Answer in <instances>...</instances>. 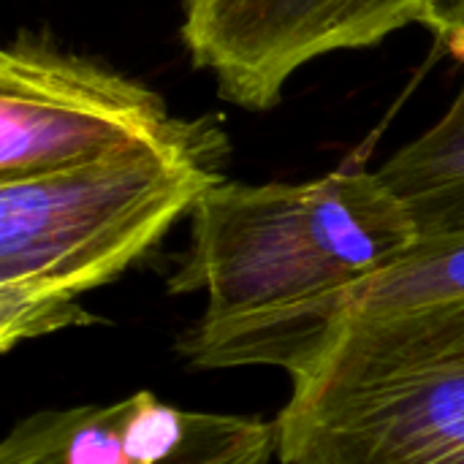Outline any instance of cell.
I'll return each instance as SVG.
<instances>
[{
	"instance_id": "6da1fadb",
	"label": "cell",
	"mask_w": 464,
	"mask_h": 464,
	"mask_svg": "<svg viewBox=\"0 0 464 464\" xmlns=\"http://www.w3.org/2000/svg\"><path fill=\"white\" fill-rule=\"evenodd\" d=\"M419 245L378 171L310 182L215 185L190 215L169 291L204 294L179 351L198 370L280 367L299 378L343 321L351 294Z\"/></svg>"
},
{
	"instance_id": "7a4b0ae2",
	"label": "cell",
	"mask_w": 464,
	"mask_h": 464,
	"mask_svg": "<svg viewBox=\"0 0 464 464\" xmlns=\"http://www.w3.org/2000/svg\"><path fill=\"white\" fill-rule=\"evenodd\" d=\"M220 125L0 179V348L95 324L79 296L117 280L223 179Z\"/></svg>"
},
{
	"instance_id": "3957f363",
	"label": "cell",
	"mask_w": 464,
	"mask_h": 464,
	"mask_svg": "<svg viewBox=\"0 0 464 464\" xmlns=\"http://www.w3.org/2000/svg\"><path fill=\"white\" fill-rule=\"evenodd\" d=\"M291 383L283 464H464V307L343 321Z\"/></svg>"
},
{
	"instance_id": "277c9868",
	"label": "cell",
	"mask_w": 464,
	"mask_h": 464,
	"mask_svg": "<svg viewBox=\"0 0 464 464\" xmlns=\"http://www.w3.org/2000/svg\"><path fill=\"white\" fill-rule=\"evenodd\" d=\"M182 125L155 90L46 41L19 35L0 54V179L79 166Z\"/></svg>"
},
{
	"instance_id": "5b68a950",
	"label": "cell",
	"mask_w": 464,
	"mask_h": 464,
	"mask_svg": "<svg viewBox=\"0 0 464 464\" xmlns=\"http://www.w3.org/2000/svg\"><path fill=\"white\" fill-rule=\"evenodd\" d=\"M430 0H182V44L218 92L247 109H272L307 63L367 49L421 24Z\"/></svg>"
},
{
	"instance_id": "8992f818",
	"label": "cell",
	"mask_w": 464,
	"mask_h": 464,
	"mask_svg": "<svg viewBox=\"0 0 464 464\" xmlns=\"http://www.w3.org/2000/svg\"><path fill=\"white\" fill-rule=\"evenodd\" d=\"M212 424V413H188L136 392L111 405L44 411L19 421L0 446V464H174Z\"/></svg>"
},
{
	"instance_id": "52a82bcc",
	"label": "cell",
	"mask_w": 464,
	"mask_h": 464,
	"mask_svg": "<svg viewBox=\"0 0 464 464\" xmlns=\"http://www.w3.org/2000/svg\"><path fill=\"white\" fill-rule=\"evenodd\" d=\"M378 174L411 215L419 242L464 234V84L446 114Z\"/></svg>"
},
{
	"instance_id": "ba28073f",
	"label": "cell",
	"mask_w": 464,
	"mask_h": 464,
	"mask_svg": "<svg viewBox=\"0 0 464 464\" xmlns=\"http://www.w3.org/2000/svg\"><path fill=\"white\" fill-rule=\"evenodd\" d=\"M440 307H464V234L421 239L411 253L351 294L343 321Z\"/></svg>"
},
{
	"instance_id": "9c48e42d",
	"label": "cell",
	"mask_w": 464,
	"mask_h": 464,
	"mask_svg": "<svg viewBox=\"0 0 464 464\" xmlns=\"http://www.w3.org/2000/svg\"><path fill=\"white\" fill-rule=\"evenodd\" d=\"M272 454H277L275 424L218 413L209 432L174 464H269Z\"/></svg>"
},
{
	"instance_id": "30bf717a",
	"label": "cell",
	"mask_w": 464,
	"mask_h": 464,
	"mask_svg": "<svg viewBox=\"0 0 464 464\" xmlns=\"http://www.w3.org/2000/svg\"><path fill=\"white\" fill-rule=\"evenodd\" d=\"M421 24L464 65V0H430Z\"/></svg>"
}]
</instances>
